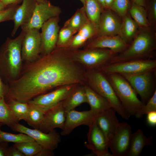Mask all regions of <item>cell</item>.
Listing matches in <instances>:
<instances>
[{"label":"cell","mask_w":156,"mask_h":156,"mask_svg":"<svg viewBox=\"0 0 156 156\" xmlns=\"http://www.w3.org/2000/svg\"><path fill=\"white\" fill-rule=\"evenodd\" d=\"M106 8L110 9L114 0H104Z\"/></svg>","instance_id":"obj_47"},{"label":"cell","mask_w":156,"mask_h":156,"mask_svg":"<svg viewBox=\"0 0 156 156\" xmlns=\"http://www.w3.org/2000/svg\"><path fill=\"white\" fill-rule=\"evenodd\" d=\"M84 85H75L62 101V105L67 112L75 109L83 103H87Z\"/></svg>","instance_id":"obj_23"},{"label":"cell","mask_w":156,"mask_h":156,"mask_svg":"<svg viewBox=\"0 0 156 156\" xmlns=\"http://www.w3.org/2000/svg\"><path fill=\"white\" fill-rule=\"evenodd\" d=\"M83 6L78 9L74 15L64 23L63 26L70 28L76 31L90 22Z\"/></svg>","instance_id":"obj_29"},{"label":"cell","mask_w":156,"mask_h":156,"mask_svg":"<svg viewBox=\"0 0 156 156\" xmlns=\"http://www.w3.org/2000/svg\"><path fill=\"white\" fill-rule=\"evenodd\" d=\"M54 155L53 151L43 148L36 156H52Z\"/></svg>","instance_id":"obj_44"},{"label":"cell","mask_w":156,"mask_h":156,"mask_svg":"<svg viewBox=\"0 0 156 156\" xmlns=\"http://www.w3.org/2000/svg\"><path fill=\"white\" fill-rule=\"evenodd\" d=\"M153 141L152 136L148 138L142 131L138 129L132 133L129 149L127 156H139L146 145L150 146Z\"/></svg>","instance_id":"obj_26"},{"label":"cell","mask_w":156,"mask_h":156,"mask_svg":"<svg viewBox=\"0 0 156 156\" xmlns=\"http://www.w3.org/2000/svg\"><path fill=\"white\" fill-rule=\"evenodd\" d=\"M38 3H43L47 1V0H35Z\"/></svg>","instance_id":"obj_50"},{"label":"cell","mask_w":156,"mask_h":156,"mask_svg":"<svg viewBox=\"0 0 156 156\" xmlns=\"http://www.w3.org/2000/svg\"><path fill=\"white\" fill-rule=\"evenodd\" d=\"M156 71L151 70L131 75H121L139 95L141 101L145 104L156 90L155 88Z\"/></svg>","instance_id":"obj_8"},{"label":"cell","mask_w":156,"mask_h":156,"mask_svg":"<svg viewBox=\"0 0 156 156\" xmlns=\"http://www.w3.org/2000/svg\"><path fill=\"white\" fill-rule=\"evenodd\" d=\"M116 55L108 49L92 48L73 50L72 56L75 61L89 70L97 69L109 63Z\"/></svg>","instance_id":"obj_6"},{"label":"cell","mask_w":156,"mask_h":156,"mask_svg":"<svg viewBox=\"0 0 156 156\" xmlns=\"http://www.w3.org/2000/svg\"><path fill=\"white\" fill-rule=\"evenodd\" d=\"M86 83L105 99L123 118L127 120L131 115L123 107L106 75L98 69L86 70Z\"/></svg>","instance_id":"obj_4"},{"label":"cell","mask_w":156,"mask_h":156,"mask_svg":"<svg viewBox=\"0 0 156 156\" xmlns=\"http://www.w3.org/2000/svg\"><path fill=\"white\" fill-rule=\"evenodd\" d=\"M122 22V18L116 12L104 9L101 15L97 36L118 35Z\"/></svg>","instance_id":"obj_19"},{"label":"cell","mask_w":156,"mask_h":156,"mask_svg":"<svg viewBox=\"0 0 156 156\" xmlns=\"http://www.w3.org/2000/svg\"><path fill=\"white\" fill-rule=\"evenodd\" d=\"M105 75L124 110L131 116H135L145 104L123 76L115 73Z\"/></svg>","instance_id":"obj_5"},{"label":"cell","mask_w":156,"mask_h":156,"mask_svg":"<svg viewBox=\"0 0 156 156\" xmlns=\"http://www.w3.org/2000/svg\"><path fill=\"white\" fill-rule=\"evenodd\" d=\"M97 69L105 75L112 73L134 75L156 70V60L152 58L141 59L108 63Z\"/></svg>","instance_id":"obj_7"},{"label":"cell","mask_w":156,"mask_h":156,"mask_svg":"<svg viewBox=\"0 0 156 156\" xmlns=\"http://www.w3.org/2000/svg\"><path fill=\"white\" fill-rule=\"evenodd\" d=\"M77 32L70 28L63 26L59 32L56 47H67L73 36Z\"/></svg>","instance_id":"obj_35"},{"label":"cell","mask_w":156,"mask_h":156,"mask_svg":"<svg viewBox=\"0 0 156 156\" xmlns=\"http://www.w3.org/2000/svg\"><path fill=\"white\" fill-rule=\"evenodd\" d=\"M18 121L6 103L4 98L0 99V123L10 128Z\"/></svg>","instance_id":"obj_31"},{"label":"cell","mask_w":156,"mask_h":156,"mask_svg":"<svg viewBox=\"0 0 156 156\" xmlns=\"http://www.w3.org/2000/svg\"><path fill=\"white\" fill-rule=\"evenodd\" d=\"M119 35H99L88 41L83 48L108 49L117 54L125 50L129 46Z\"/></svg>","instance_id":"obj_18"},{"label":"cell","mask_w":156,"mask_h":156,"mask_svg":"<svg viewBox=\"0 0 156 156\" xmlns=\"http://www.w3.org/2000/svg\"><path fill=\"white\" fill-rule=\"evenodd\" d=\"M5 101L12 110L18 121L21 120L26 121L29 109V105L28 103L13 100Z\"/></svg>","instance_id":"obj_30"},{"label":"cell","mask_w":156,"mask_h":156,"mask_svg":"<svg viewBox=\"0 0 156 156\" xmlns=\"http://www.w3.org/2000/svg\"><path fill=\"white\" fill-rule=\"evenodd\" d=\"M131 1L144 7L145 8L146 7V0H131Z\"/></svg>","instance_id":"obj_46"},{"label":"cell","mask_w":156,"mask_h":156,"mask_svg":"<svg viewBox=\"0 0 156 156\" xmlns=\"http://www.w3.org/2000/svg\"><path fill=\"white\" fill-rule=\"evenodd\" d=\"M99 113L90 109L79 111L74 109L67 112L64 126L62 130L61 135H68L75 128L81 125L89 126L95 120Z\"/></svg>","instance_id":"obj_14"},{"label":"cell","mask_w":156,"mask_h":156,"mask_svg":"<svg viewBox=\"0 0 156 156\" xmlns=\"http://www.w3.org/2000/svg\"><path fill=\"white\" fill-rule=\"evenodd\" d=\"M25 32L14 39L7 38L0 47V75L8 86L18 76L23 67L21 49Z\"/></svg>","instance_id":"obj_2"},{"label":"cell","mask_w":156,"mask_h":156,"mask_svg":"<svg viewBox=\"0 0 156 156\" xmlns=\"http://www.w3.org/2000/svg\"><path fill=\"white\" fill-rule=\"evenodd\" d=\"M89 127L87 142L85 146L97 156H113L108 150V143L95 120Z\"/></svg>","instance_id":"obj_15"},{"label":"cell","mask_w":156,"mask_h":156,"mask_svg":"<svg viewBox=\"0 0 156 156\" xmlns=\"http://www.w3.org/2000/svg\"><path fill=\"white\" fill-rule=\"evenodd\" d=\"M28 104L29 109L27 118L25 121L29 125L34 129H38L46 111L35 105Z\"/></svg>","instance_id":"obj_32"},{"label":"cell","mask_w":156,"mask_h":156,"mask_svg":"<svg viewBox=\"0 0 156 156\" xmlns=\"http://www.w3.org/2000/svg\"><path fill=\"white\" fill-rule=\"evenodd\" d=\"M67 112L62 102L47 110L38 129L49 133L57 128L62 130L64 126Z\"/></svg>","instance_id":"obj_17"},{"label":"cell","mask_w":156,"mask_h":156,"mask_svg":"<svg viewBox=\"0 0 156 156\" xmlns=\"http://www.w3.org/2000/svg\"><path fill=\"white\" fill-rule=\"evenodd\" d=\"M73 50L56 47L49 53L26 62L8 85L5 101L24 103L59 87L86 84V70L73 58Z\"/></svg>","instance_id":"obj_1"},{"label":"cell","mask_w":156,"mask_h":156,"mask_svg":"<svg viewBox=\"0 0 156 156\" xmlns=\"http://www.w3.org/2000/svg\"><path fill=\"white\" fill-rule=\"evenodd\" d=\"M146 122L150 126L155 127L156 126V111L149 112L147 114Z\"/></svg>","instance_id":"obj_40"},{"label":"cell","mask_w":156,"mask_h":156,"mask_svg":"<svg viewBox=\"0 0 156 156\" xmlns=\"http://www.w3.org/2000/svg\"><path fill=\"white\" fill-rule=\"evenodd\" d=\"M13 146L25 156H36L43 148L35 140L15 143Z\"/></svg>","instance_id":"obj_33"},{"label":"cell","mask_w":156,"mask_h":156,"mask_svg":"<svg viewBox=\"0 0 156 156\" xmlns=\"http://www.w3.org/2000/svg\"><path fill=\"white\" fill-rule=\"evenodd\" d=\"M72 37L67 47L72 50L79 49L98 35V30L90 22L81 28Z\"/></svg>","instance_id":"obj_22"},{"label":"cell","mask_w":156,"mask_h":156,"mask_svg":"<svg viewBox=\"0 0 156 156\" xmlns=\"http://www.w3.org/2000/svg\"><path fill=\"white\" fill-rule=\"evenodd\" d=\"M119 35L126 43L130 44L137 35L139 28L128 12L122 18Z\"/></svg>","instance_id":"obj_25"},{"label":"cell","mask_w":156,"mask_h":156,"mask_svg":"<svg viewBox=\"0 0 156 156\" xmlns=\"http://www.w3.org/2000/svg\"><path fill=\"white\" fill-rule=\"evenodd\" d=\"M116 112L113 108L99 113L95 120L96 123L104 134L108 143L119 123Z\"/></svg>","instance_id":"obj_20"},{"label":"cell","mask_w":156,"mask_h":156,"mask_svg":"<svg viewBox=\"0 0 156 156\" xmlns=\"http://www.w3.org/2000/svg\"><path fill=\"white\" fill-rule=\"evenodd\" d=\"M7 6L5 5L2 2L0 1V12L5 9Z\"/></svg>","instance_id":"obj_48"},{"label":"cell","mask_w":156,"mask_h":156,"mask_svg":"<svg viewBox=\"0 0 156 156\" xmlns=\"http://www.w3.org/2000/svg\"><path fill=\"white\" fill-rule=\"evenodd\" d=\"M23 0H0L6 6L13 4H18L22 2Z\"/></svg>","instance_id":"obj_45"},{"label":"cell","mask_w":156,"mask_h":156,"mask_svg":"<svg viewBox=\"0 0 156 156\" xmlns=\"http://www.w3.org/2000/svg\"><path fill=\"white\" fill-rule=\"evenodd\" d=\"M84 87L87 103L90 106V110L99 113L112 107L107 100L95 92L88 85L84 84Z\"/></svg>","instance_id":"obj_24"},{"label":"cell","mask_w":156,"mask_h":156,"mask_svg":"<svg viewBox=\"0 0 156 156\" xmlns=\"http://www.w3.org/2000/svg\"><path fill=\"white\" fill-rule=\"evenodd\" d=\"M8 86L3 81L0 75V99L4 98L8 90Z\"/></svg>","instance_id":"obj_42"},{"label":"cell","mask_w":156,"mask_h":156,"mask_svg":"<svg viewBox=\"0 0 156 156\" xmlns=\"http://www.w3.org/2000/svg\"><path fill=\"white\" fill-rule=\"evenodd\" d=\"M10 128L14 131L30 136L44 149L53 151L57 148L61 141L60 134L55 129L45 133L39 129L29 128L18 122Z\"/></svg>","instance_id":"obj_9"},{"label":"cell","mask_w":156,"mask_h":156,"mask_svg":"<svg viewBox=\"0 0 156 156\" xmlns=\"http://www.w3.org/2000/svg\"><path fill=\"white\" fill-rule=\"evenodd\" d=\"M6 156H25L19 150L13 145L8 147Z\"/></svg>","instance_id":"obj_41"},{"label":"cell","mask_w":156,"mask_h":156,"mask_svg":"<svg viewBox=\"0 0 156 156\" xmlns=\"http://www.w3.org/2000/svg\"><path fill=\"white\" fill-rule=\"evenodd\" d=\"M102 7L104 9L106 8L104 0H97Z\"/></svg>","instance_id":"obj_49"},{"label":"cell","mask_w":156,"mask_h":156,"mask_svg":"<svg viewBox=\"0 0 156 156\" xmlns=\"http://www.w3.org/2000/svg\"><path fill=\"white\" fill-rule=\"evenodd\" d=\"M61 12L60 7L52 5L48 1L36 2L31 19L28 23L21 27L22 30L26 32L32 29H40L45 22L51 18L59 16Z\"/></svg>","instance_id":"obj_11"},{"label":"cell","mask_w":156,"mask_h":156,"mask_svg":"<svg viewBox=\"0 0 156 156\" xmlns=\"http://www.w3.org/2000/svg\"><path fill=\"white\" fill-rule=\"evenodd\" d=\"M83 5L84 3V0H80Z\"/></svg>","instance_id":"obj_51"},{"label":"cell","mask_w":156,"mask_h":156,"mask_svg":"<svg viewBox=\"0 0 156 156\" xmlns=\"http://www.w3.org/2000/svg\"><path fill=\"white\" fill-rule=\"evenodd\" d=\"M156 111V90L153 94L143 107L135 114L136 118H140L150 112Z\"/></svg>","instance_id":"obj_37"},{"label":"cell","mask_w":156,"mask_h":156,"mask_svg":"<svg viewBox=\"0 0 156 156\" xmlns=\"http://www.w3.org/2000/svg\"><path fill=\"white\" fill-rule=\"evenodd\" d=\"M41 40L39 29H32L25 32L21 49L23 61L29 62L37 59L40 55Z\"/></svg>","instance_id":"obj_16"},{"label":"cell","mask_w":156,"mask_h":156,"mask_svg":"<svg viewBox=\"0 0 156 156\" xmlns=\"http://www.w3.org/2000/svg\"><path fill=\"white\" fill-rule=\"evenodd\" d=\"M59 16L51 18L42 25L40 32L41 46L40 55L48 54L56 47L60 29Z\"/></svg>","instance_id":"obj_12"},{"label":"cell","mask_w":156,"mask_h":156,"mask_svg":"<svg viewBox=\"0 0 156 156\" xmlns=\"http://www.w3.org/2000/svg\"><path fill=\"white\" fill-rule=\"evenodd\" d=\"M3 125V124L0 123V130H1V126H2V125Z\"/></svg>","instance_id":"obj_52"},{"label":"cell","mask_w":156,"mask_h":156,"mask_svg":"<svg viewBox=\"0 0 156 156\" xmlns=\"http://www.w3.org/2000/svg\"><path fill=\"white\" fill-rule=\"evenodd\" d=\"M28 135L22 133L13 134L0 130V142H13L14 144L34 141Z\"/></svg>","instance_id":"obj_34"},{"label":"cell","mask_w":156,"mask_h":156,"mask_svg":"<svg viewBox=\"0 0 156 156\" xmlns=\"http://www.w3.org/2000/svg\"><path fill=\"white\" fill-rule=\"evenodd\" d=\"M18 4L11 5L0 12V23L9 20H12L15 12L19 6Z\"/></svg>","instance_id":"obj_38"},{"label":"cell","mask_w":156,"mask_h":156,"mask_svg":"<svg viewBox=\"0 0 156 156\" xmlns=\"http://www.w3.org/2000/svg\"><path fill=\"white\" fill-rule=\"evenodd\" d=\"M131 128L128 123L119 122L108 143L113 156H127L130 146Z\"/></svg>","instance_id":"obj_10"},{"label":"cell","mask_w":156,"mask_h":156,"mask_svg":"<svg viewBox=\"0 0 156 156\" xmlns=\"http://www.w3.org/2000/svg\"><path fill=\"white\" fill-rule=\"evenodd\" d=\"M75 85H70L58 87L38 96L28 103L46 111L62 101Z\"/></svg>","instance_id":"obj_13"},{"label":"cell","mask_w":156,"mask_h":156,"mask_svg":"<svg viewBox=\"0 0 156 156\" xmlns=\"http://www.w3.org/2000/svg\"><path fill=\"white\" fill-rule=\"evenodd\" d=\"M147 18L151 26L156 29V0H152L146 8Z\"/></svg>","instance_id":"obj_39"},{"label":"cell","mask_w":156,"mask_h":156,"mask_svg":"<svg viewBox=\"0 0 156 156\" xmlns=\"http://www.w3.org/2000/svg\"><path fill=\"white\" fill-rule=\"evenodd\" d=\"M128 12L139 27L151 26L147 18L146 8L144 7L131 1Z\"/></svg>","instance_id":"obj_28"},{"label":"cell","mask_w":156,"mask_h":156,"mask_svg":"<svg viewBox=\"0 0 156 156\" xmlns=\"http://www.w3.org/2000/svg\"><path fill=\"white\" fill-rule=\"evenodd\" d=\"M8 147V143L0 142V156H6Z\"/></svg>","instance_id":"obj_43"},{"label":"cell","mask_w":156,"mask_h":156,"mask_svg":"<svg viewBox=\"0 0 156 156\" xmlns=\"http://www.w3.org/2000/svg\"><path fill=\"white\" fill-rule=\"evenodd\" d=\"M131 5L129 0H114L110 9L122 18L128 12Z\"/></svg>","instance_id":"obj_36"},{"label":"cell","mask_w":156,"mask_h":156,"mask_svg":"<svg viewBox=\"0 0 156 156\" xmlns=\"http://www.w3.org/2000/svg\"><path fill=\"white\" fill-rule=\"evenodd\" d=\"M156 49L155 29L151 26L139 27L137 35L129 47L116 55L108 63L152 58Z\"/></svg>","instance_id":"obj_3"},{"label":"cell","mask_w":156,"mask_h":156,"mask_svg":"<svg viewBox=\"0 0 156 156\" xmlns=\"http://www.w3.org/2000/svg\"><path fill=\"white\" fill-rule=\"evenodd\" d=\"M83 5L89 21L98 30L101 15L104 9L97 0H84Z\"/></svg>","instance_id":"obj_27"},{"label":"cell","mask_w":156,"mask_h":156,"mask_svg":"<svg viewBox=\"0 0 156 156\" xmlns=\"http://www.w3.org/2000/svg\"><path fill=\"white\" fill-rule=\"evenodd\" d=\"M36 2L35 0H23L22 3L17 8L12 21L14 26L11 33L14 36L18 29L28 23L30 20L35 10Z\"/></svg>","instance_id":"obj_21"}]
</instances>
